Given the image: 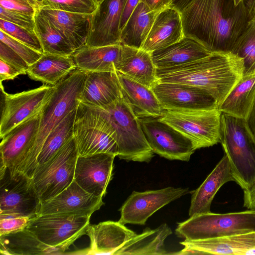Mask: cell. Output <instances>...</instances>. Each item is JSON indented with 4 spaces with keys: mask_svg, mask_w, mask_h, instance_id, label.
I'll use <instances>...</instances> for the list:
<instances>
[{
    "mask_svg": "<svg viewBox=\"0 0 255 255\" xmlns=\"http://www.w3.org/2000/svg\"><path fill=\"white\" fill-rule=\"evenodd\" d=\"M181 16L184 35L211 52H231L253 19L243 0H193Z\"/></svg>",
    "mask_w": 255,
    "mask_h": 255,
    "instance_id": "cell-1",
    "label": "cell"
},
{
    "mask_svg": "<svg viewBox=\"0 0 255 255\" xmlns=\"http://www.w3.org/2000/svg\"><path fill=\"white\" fill-rule=\"evenodd\" d=\"M242 58L231 52H213L179 66L157 69L159 82L187 84L210 93L219 106L244 75Z\"/></svg>",
    "mask_w": 255,
    "mask_h": 255,
    "instance_id": "cell-2",
    "label": "cell"
},
{
    "mask_svg": "<svg viewBox=\"0 0 255 255\" xmlns=\"http://www.w3.org/2000/svg\"><path fill=\"white\" fill-rule=\"evenodd\" d=\"M86 76V72L77 68L54 86L50 99L42 110L35 141L18 172L32 177L46 137L69 113L77 108Z\"/></svg>",
    "mask_w": 255,
    "mask_h": 255,
    "instance_id": "cell-3",
    "label": "cell"
},
{
    "mask_svg": "<svg viewBox=\"0 0 255 255\" xmlns=\"http://www.w3.org/2000/svg\"><path fill=\"white\" fill-rule=\"evenodd\" d=\"M220 142L235 181L244 191L251 189L255 185V137L246 120L222 113Z\"/></svg>",
    "mask_w": 255,
    "mask_h": 255,
    "instance_id": "cell-4",
    "label": "cell"
},
{
    "mask_svg": "<svg viewBox=\"0 0 255 255\" xmlns=\"http://www.w3.org/2000/svg\"><path fill=\"white\" fill-rule=\"evenodd\" d=\"M100 108L111 135L117 144V156L127 161L149 162L154 152L147 141L139 119L123 96L113 104Z\"/></svg>",
    "mask_w": 255,
    "mask_h": 255,
    "instance_id": "cell-5",
    "label": "cell"
},
{
    "mask_svg": "<svg viewBox=\"0 0 255 255\" xmlns=\"http://www.w3.org/2000/svg\"><path fill=\"white\" fill-rule=\"evenodd\" d=\"M255 231V209L225 214L194 215L179 223L178 237L188 240L216 239Z\"/></svg>",
    "mask_w": 255,
    "mask_h": 255,
    "instance_id": "cell-6",
    "label": "cell"
},
{
    "mask_svg": "<svg viewBox=\"0 0 255 255\" xmlns=\"http://www.w3.org/2000/svg\"><path fill=\"white\" fill-rule=\"evenodd\" d=\"M79 156L109 153L117 156L118 148L100 108L80 102L73 127Z\"/></svg>",
    "mask_w": 255,
    "mask_h": 255,
    "instance_id": "cell-7",
    "label": "cell"
},
{
    "mask_svg": "<svg viewBox=\"0 0 255 255\" xmlns=\"http://www.w3.org/2000/svg\"><path fill=\"white\" fill-rule=\"evenodd\" d=\"M221 112L218 108L204 110H165L159 120L192 141L195 150L220 142Z\"/></svg>",
    "mask_w": 255,
    "mask_h": 255,
    "instance_id": "cell-8",
    "label": "cell"
},
{
    "mask_svg": "<svg viewBox=\"0 0 255 255\" xmlns=\"http://www.w3.org/2000/svg\"><path fill=\"white\" fill-rule=\"evenodd\" d=\"M78 156L73 137L51 158L37 165L32 178L42 203L59 194L74 181Z\"/></svg>",
    "mask_w": 255,
    "mask_h": 255,
    "instance_id": "cell-9",
    "label": "cell"
},
{
    "mask_svg": "<svg viewBox=\"0 0 255 255\" xmlns=\"http://www.w3.org/2000/svg\"><path fill=\"white\" fill-rule=\"evenodd\" d=\"M0 219L39 215L42 202L32 178L21 172H0Z\"/></svg>",
    "mask_w": 255,
    "mask_h": 255,
    "instance_id": "cell-10",
    "label": "cell"
},
{
    "mask_svg": "<svg viewBox=\"0 0 255 255\" xmlns=\"http://www.w3.org/2000/svg\"><path fill=\"white\" fill-rule=\"evenodd\" d=\"M90 217L62 214L40 215L32 218L26 228L46 245L67 250L86 234Z\"/></svg>",
    "mask_w": 255,
    "mask_h": 255,
    "instance_id": "cell-11",
    "label": "cell"
},
{
    "mask_svg": "<svg viewBox=\"0 0 255 255\" xmlns=\"http://www.w3.org/2000/svg\"><path fill=\"white\" fill-rule=\"evenodd\" d=\"M139 120L154 153L169 160H190L195 150L190 139L158 117L140 118Z\"/></svg>",
    "mask_w": 255,
    "mask_h": 255,
    "instance_id": "cell-12",
    "label": "cell"
},
{
    "mask_svg": "<svg viewBox=\"0 0 255 255\" xmlns=\"http://www.w3.org/2000/svg\"><path fill=\"white\" fill-rule=\"evenodd\" d=\"M54 86L47 84L14 94H7L0 83L3 107L0 122L2 138L13 128L41 111L50 99Z\"/></svg>",
    "mask_w": 255,
    "mask_h": 255,
    "instance_id": "cell-13",
    "label": "cell"
},
{
    "mask_svg": "<svg viewBox=\"0 0 255 255\" xmlns=\"http://www.w3.org/2000/svg\"><path fill=\"white\" fill-rule=\"evenodd\" d=\"M190 191L188 188L173 187L143 192L134 191L119 209V222L124 225H144L155 212Z\"/></svg>",
    "mask_w": 255,
    "mask_h": 255,
    "instance_id": "cell-14",
    "label": "cell"
},
{
    "mask_svg": "<svg viewBox=\"0 0 255 255\" xmlns=\"http://www.w3.org/2000/svg\"><path fill=\"white\" fill-rule=\"evenodd\" d=\"M151 89L163 110H204L219 107L208 91L192 85L158 82Z\"/></svg>",
    "mask_w": 255,
    "mask_h": 255,
    "instance_id": "cell-15",
    "label": "cell"
},
{
    "mask_svg": "<svg viewBox=\"0 0 255 255\" xmlns=\"http://www.w3.org/2000/svg\"><path fill=\"white\" fill-rule=\"evenodd\" d=\"M41 112L16 126L1 138L0 161L11 174L18 172L35 141Z\"/></svg>",
    "mask_w": 255,
    "mask_h": 255,
    "instance_id": "cell-16",
    "label": "cell"
},
{
    "mask_svg": "<svg viewBox=\"0 0 255 255\" xmlns=\"http://www.w3.org/2000/svg\"><path fill=\"white\" fill-rule=\"evenodd\" d=\"M126 0H102L98 3L92 14L86 46L92 47L120 44V26Z\"/></svg>",
    "mask_w": 255,
    "mask_h": 255,
    "instance_id": "cell-17",
    "label": "cell"
},
{
    "mask_svg": "<svg viewBox=\"0 0 255 255\" xmlns=\"http://www.w3.org/2000/svg\"><path fill=\"white\" fill-rule=\"evenodd\" d=\"M116 156L105 152L78 156L74 180L88 193L103 198L112 178Z\"/></svg>",
    "mask_w": 255,
    "mask_h": 255,
    "instance_id": "cell-18",
    "label": "cell"
},
{
    "mask_svg": "<svg viewBox=\"0 0 255 255\" xmlns=\"http://www.w3.org/2000/svg\"><path fill=\"white\" fill-rule=\"evenodd\" d=\"M104 204L103 198L88 193L74 180L59 194L42 203L39 215L62 214L91 216Z\"/></svg>",
    "mask_w": 255,
    "mask_h": 255,
    "instance_id": "cell-19",
    "label": "cell"
},
{
    "mask_svg": "<svg viewBox=\"0 0 255 255\" xmlns=\"http://www.w3.org/2000/svg\"><path fill=\"white\" fill-rule=\"evenodd\" d=\"M36 11L51 23L75 51L86 44L92 14L49 8Z\"/></svg>",
    "mask_w": 255,
    "mask_h": 255,
    "instance_id": "cell-20",
    "label": "cell"
},
{
    "mask_svg": "<svg viewBox=\"0 0 255 255\" xmlns=\"http://www.w3.org/2000/svg\"><path fill=\"white\" fill-rule=\"evenodd\" d=\"M123 97L120 80L116 72H86L80 102L104 108Z\"/></svg>",
    "mask_w": 255,
    "mask_h": 255,
    "instance_id": "cell-21",
    "label": "cell"
},
{
    "mask_svg": "<svg viewBox=\"0 0 255 255\" xmlns=\"http://www.w3.org/2000/svg\"><path fill=\"white\" fill-rule=\"evenodd\" d=\"M90 238L88 255H112L122 247L136 233L125 225L111 221L88 226L86 233Z\"/></svg>",
    "mask_w": 255,
    "mask_h": 255,
    "instance_id": "cell-22",
    "label": "cell"
},
{
    "mask_svg": "<svg viewBox=\"0 0 255 255\" xmlns=\"http://www.w3.org/2000/svg\"><path fill=\"white\" fill-rule=\"evenodd\" d=\"M181 13L168 7L159 12L141 49L151 53L184 37Z\"/></svg>",
    "mask_w": 255,
    "mask_h": 255,
    "instance_id": "cell-23",
    "label": "cell"
},
{
    "mask_svg": "<svg viewBox=\"0 0 255 255\" xmlns=\"http://www.w3.org/2000/svg\"><path fill=\"white\" fill-rule=\"evenodd\" d=\"M231 181L235 180L228 158L225 154L200 186L190 191L189 216L211 212V205L216 194L224 184Z\"/></svg>",
    "mask_w": 255,
    "mask_h": 255,
    "instance_id": "cell-24",
    "label": "cell"
},
{
    "mask_svg": "<svg viewBox=\"0 0 255 255\" xmlns=\"http://www.w3.org/2000/svg\"><path fill=\"white\" fill-rule=\"evenodd\" d=\"M116 71L149 88L159 82L151 53L142 49L122 45L121 56Z\"/></svg>",
    "mask_w": 255,
    "mask_h": 255,
    "instance_id": "cell-25",
    "label": "cell"
},
{
    "mask_svg": "<svg viewBox=\"0 0 255 255\" xmlns=\"http://www.w3.org/2000/svg\"><path fill=\"white\" fill-rule=\"evenodd\" d=\"M211 53L195 40L184 36L179 41L151 55L156 69H165L192 62Z\"/></svg>",
    "mask_w": 255,
    "mask_h": 255,
    "instance_id": "cell-26",
    "label": "cell"
},
{
    "mask_svg": "<svg viewBox=\"0 0 255 255\" xmlns=\"http://www.w3.org/2000/svg\"><path fill=\"white\" fill-rule=\"evenodd\" d=\"M180 244L204 255H255V231L216 239L185 240Z\"/></svg>",
    "mask_w": 255,
    "mask_h": 255,
    "instance_id": "cell-27",
    "label": "cell"
},
{
    "mask_svg": "<svg viewBox=\"0 0 255 255\" xmlns=\"http://www.w3.org/2000/svg\"><path fill=\"white\" fill-rule=\"evenodd\" d=\"M122 94L134 115L138 119L159 117L163 109L151 88L117 71Z\"/></svg>",
    "mask_w": 255,
    "mask_h": 255,
    "instance_id": "cell-28",
    "label": "cell"
},
{
    "mask_svg": "<svg viewBox=\"0 0 255 255\" xmlns=\"http://www.w3.org/2000/svg\"><path fill=\"white\" fill-rule=\"evenodd\" d=\"M77 69L73 55L43 53L27 71L31 79L55 86Z\"/></svg>",
    "mask_w": 255,
    "mask_h": 255,
    "instance_id": "cell-29",
    "label": "cell"
},
{
    "mask_svg": "<svg viewBox=\"0 0 255 255\" xmlns=\"http://www.w3.org/2000/svg\"><path fill=\"white\" fill-rule=\"evenodd\" d=\"M122 45L88 47L85 45L73 54L77 68L85 72H116Z\"/></svg>",
    "mask_w": 255,
    "mask_h": 255,
    "instance_id": "cell-30",
    "label": "cell"
},
{
    "mask_svg": "<svg viewBox=\"0 0 255 255\" xmlns=\"http://www.w3.org/2000/svg\"><path fill=\"white\" fill-rule=\"evenodd\" d=\"M0 253L4 255H58L64 254L66 250L46 245L26 228L0 236Z\"/></svg>",
    "mask_w": 255,
    "mask_h": 255,
    "instance_id": "cell-31",
    "label": "cell"
},
{
    "mask_svg": "<svg viewBox=\"0 0 255 255\" xmlns=\"http://www.w3.org/2000/svg\"><path fill=\"white\" fill-rule=\"evenodd\" d=\"M172 234L166 223L151 229L146 228L140 234H136L113 255H168L164 247L165 239Z\"/></svg>",
    "mask_w": 255,
    "mask_h": 255,
    "instance_id": "cell-32",
    "label": "cell"
},
{
    "mask_svg": "<svg viewBox=\"0 0 255 255\" xmlns=\"http://www.w3.org/2000/svg\"><path fill=\"white\" fill-rule=\"evenodd\" d=\"M157 13L140 0L121 31L120 44L141 49Z\"/></svg>",
    "mask_w": 255,
    "mask_h": 255,
    "instance_id": "cell-33",
    "label": "cell"
},
{
    "mask_svg": "<svg viewBox=\"0 0 255 255\" xmlns=\"http://www.w3.org/2000/svg\"><path fill=\"white\" fill-rule=\"evenodd\" d=\"M255 101V74L244 75L219 106L222 113L246 119Z\"/></svg>",
    "mask_w": 255,
    "mask_h": 255,
    "instance_id": "cell-34",
    "label": "cell"
},
{
    "mask_svg": "<svg viewBox=\"0 0 255 255\" xmlns=\"http://www.w3.org/2000/svg\"><path fill=\"white\" fill-rule=\"evenodd\" d=\"M77 108L69 113L47 136L38 156L37 165L51 158L73 137Z\"/></svg>",
    "mask_w": 255,
    "mask_h": 255,
    "instance_id": "cell-35",
    "label": "cell"
},
{
    "mask_svg": "<svg viewBox=\"0 0 255 255\" xmlns=\"http://www.w3.org/2000/svg\"><path fill=\"white\" fill-rule=\"evenodd\" d=\"M34 31L38 37L43 53L71 55L75 52L51 23L37 11L34 16Z\"/></svg>",
    "mask_w": 255,
    "mask_h": 255,
    "instance_id": "cell-36",
    "label": "cell"
},
{
    "mask_svg": "<svg viewBox=\"0 0 255 255\" xmlns=\"http://www.w3.org/2000/svg\"><path fill=\"white\" fill-rule=\"evenodd\" d=\"M231 52L242 58L244 75L255 74V19L250 22L236 40Z\"/></svg>",
    "mask_w": 255,
    "mask_h": 255,
    "instance_id": "cell-37",
    "label": "cell"
},
{
    "mask_svg": "<svg viewBox=\"0 0 255 255\" xmlns=\"http://www.w3.org/2000/svg\"><path fill=\"white\" fill-rule=\"evenodd\" d=\"M38 9L49 8L92 14L98 3L96 0H35Z\"/></svg>",
    "mask_w": 255,
    "mask_h": 255,
    "instance_id": "cell-38",
    "label": "cell"
},
{
    "mask_svg": "<svg viewBox=\"0 0 255 255\" xmlns=\"http://www.w3.org/2000/svg\"><path fill=\"white\" fill-rule=\"evenodd\" d=\"M0 30L8 35L43 53L40 41L34 30L28 29L0 19Z\"/></svg>",
    "mask_w": 255,
    "mask_h": 255,
    "instance_id": "cell-39",
    "label": "cell"
},
{
    "mask_svg": "<svg viewBox=\"0 0 255 255\" xmlns=\"http://www.w3.org/2000/svg\"><path fill=\"white\" fill-rule=\"evenodd\" d=\"M0 41L5 43L16 52L25 60L29 66L37 61L43 54L14 39L1 30Z\"/></svg>",
    "mask_w": 255,
    "mask_h": 255,
    "instance_id": "cell-40",
    "label": "cell"
},
{
    "mask_svg": "<svg viewBox=\"0 0 255 255\" xmlns=\"http://www.w3.org/2000/svg\"><path fill=\"white\" fill-rule=\"evenodd\" d=\"M0 19L34 30V17L9 10L0 6Z\"/></svg>",
    "mask_w": 255,
    "mask_h": 255,
    "instance_id": "cell-41",
    "label": "cell"
},
{
    "mask_svg": "<svg viewBox=\"0 0 255 255\" xmlns=\"http://www.w3.org/2000/svg\"><path fill=\"white\" fill-rule=\"evenodd\" d=\"M0 59L16 67L25 74L29 65L25 60L5 43L0 41Z\"/></svg>",
    "mask_w": 255,
    "mask_h": 255,
    "instance_id": "cell-42",
    "label": "cell"
},
{
    "mask_svg": "<svg viewBox=\"0 0 255 255\" xmlns=\"http://www.w3.org/2000/svg\"><path fill=\"white\" fill-rule=\"evenodd\" d=\"M32 219L29 217H17L0 219V236L25 228Z\"/></svg>",
    "mask_w": 255,
    "mask_h": 255,
    "instance_id": "cell-43",
    "label": "cell"
},
{
    "mask_svg": "<svg viewBox=\"0 0 255 255\" xmlns=\"http://www.w3.org/2000/svg\"><path fill=\"white\" fill-rule=\"evenodd\" d=\"M0 6L32 17H34L37 10L28 0H0Z\"/></svg>",
    "mask_w": 255,
    "mask_h": 255,
    "instance_id": "cell-44",
    "label": "cell"
},
{
    "mask_svg": "<svg viewBox=\"0 0 255 255\" xmlns=\"http://www.w3.org/2000/svg\"><path fill=\"white\" fill-rule=\"evenodd\" d=\"M21 74H25V73L13 66L0 59V83L4 80H13Z\"/></svg>",
    "mask_w": 255,
    "mask_h": 255,
    "instance_id": "cell-45",
    "label": "cell"
},
{
    "mask_svg": "<svg viewBox=\"0 0 255 255\" xmlns=\"http://www.w3.org/2000/svg\"><path fill=\"white\" fill-rule=\"evenodd\" d=\"M141 0H127L123 9L120 23V31L123 28L131 14Z\"/></svg>",
    "mask_w": 255,
    "mask_h": 255,
    "instance_id": "cell-46",
    "label": "cell"
},
{
    "mask_svg": "<svg viewBox=\"0 0 255 255\" xmlns=\"http://www.w3.org/2000/svg\"><path fill=\"white\" fill-rule=\"evenodd\" d=\"M172 0H141L152 11L159 12L169 6Z\"/></svg>",
    "mask_w": 255,
    "mask_h": 255,
    "instance_id": "cell-47",
    "label": "cell"
},
{
    "mask_svg": "<svg viewBox=\"0 0 255 255\" xmlns=\"http://www.w3.org/2000/svg\"><path fill=\"white\" fill-rule=\"evenodd\" d=\"M244 205L248 209H253L255 207V185L250 190L244 191Z\"/></svg>",
    "mask_w": 255,
    "mask_h": 255,
    "instance_id": "cell-48",
    "label": "cell"
},
{
    "mask_svg": "<svg viewBox=\"0 0 255 255\" xmlns=\"http://www.w3.org/2000/svg\"><path fill=\"white\" fill-rule=\"evenodd\" d=\"M246 120L251 131L255 137V101Z\"/></svg>",
    "mask_w": 255,
    "mask_h": 255,
    "instance_id": "cell-49",
    "label": "cell"
},
{
    "mask_svg": "<svg viewBox=\"0 0 255 255\" xmlns=\"http://www.w3.org/2000/svg\"><path fill=\"white\" fill-rule=\"evenodd\" d=\"M192 0H172L169 7L174 8L181 13Z\"/></svg>",
    "mask_w": 255,
    "mask_h": 255,
    "instance_id": "cell-50",
    "label": "cell"
},
{
    "mask_svg": "<svg viewBox=\"0 0 255 255\" xmlns=\"http://www.w3.org/2000/svg\"><path fill=\"white\" fill-rule=\"evenodd\" d=\"M243 1L253 18L255 19V0H243Z\"/></svg>",
    "mask_w": 255,
    "mask_h": 255,
    "instance_id": "cell-51",
    "label": "cell"
},
{
    "mask_svg": "<svg viewBox=\"0 0 255 255\" xmlns=\"http://www.w3.org/2000/svg\"><path fill=\"white\" fill-rule=\"evenodd\" d=\"M28 0L34 6V7L36 9H38V6L35 0Z\"/></svg>",
    "mask_w": 255,
    "mask_h": 255,
    "instance_id": "cell-52",
    "label": "cell"
},
{
    "mask_svg": "<svg viewBox=\"0 0 255 255\" xmlns=\"http://www.w3.org/2000/svg\"><path fill=\"white\" fill-rule=\"evenodd\" d=\"M243 0H235L236 4L238 5Z\"/></svg>",
    "mask_w": 255,
    "mask_h": 255,
    "instance_id": "cell-53",
    "label": "cell"
},
{
    "mask_svg": "<svg viewBox=\"0 0 255 255\" xmlns=\"http://www.w3.org/2000/svg\"><path fill=\"white\" fill-rule=\"evenodd\" d=\"M98 3L101 2L102 0H96Z\"/></svg>",
    "mask_w": 255,
    "mask_h": 255,
    "instance_id": "cell-54",
    "label": "cell"
},
{
    "mask_svg": "<svg viewBox=\"0 0 255 255\" xmlns=\"http://www.w3.org/2000/svg\"><path fill=\"white\" fill-rule=\"evenodd\" d=\"M253 209H255V207H254V208Z\"/></svg>",
    "mask_w": 255,
    "mask_h": 255,
    "instance_id": "cell-55",
    "label": "cell"
}]
</instances>
